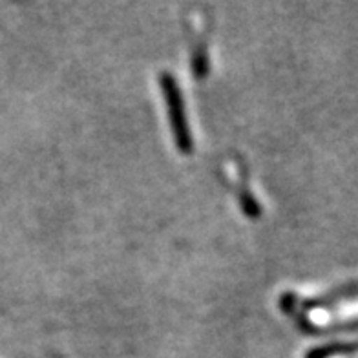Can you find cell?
<instances>
[{
    "label": "cell",
    "mask_w": 358,
    "mask_h": 358,
    "mask_svg": "<svg viewBox=\"0 0 358 358\" xmlns=\"http://www.w3.org/2000/svg\"><path fill=\"white\" fill-rule=\"evenodd\" d=\"M166 80V92H169L170 99V112H172V121H174V128L178 130L176 136H178L179 143H181V148L183 150H189V139H187V132H185V123H183V112H181V104H179V94H176L174 85L170 83V79Z\"/></svg>",
    "instance_id": "cell-1"
}]
</instances>
